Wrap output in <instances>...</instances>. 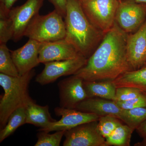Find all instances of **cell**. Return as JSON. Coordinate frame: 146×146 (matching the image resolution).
<instances>
[{
	"instance_id": "obj_1",
	"label": "cell",
	"mask_w": 146,
	"mask_h": 146,
	"mask_svg": "<svg viewBox=\"0 0 146 146\" xmlns=\"http://www.w3.org/2000/svg\"><path fill=\"white\" fill-rule=\"evenodd\" d=\"M127 35L115 22L86 65L75 75L85 81L113 80L125 72L132 70L127 55Z\"/></svg>"
},
{
	"instance_id": "obj_2",
	"label": "cell",
	"mask_w": 146,
	"mask_h": 146,
	"mask_svg": "<svg viewBox=\"0 0 146 146\" xmlns=\"http://www.w3.org/2000/svg\"><path fill=\"white\" fill-rule=\"evenodd\" d=\"M65 39L74 46L79 53L88 59L104 36L84 14L79 0H67Z\"/></svg>"
},
{
	"instance_id": "obj_3",
	"label": "cell",
	"mask_w": 146,
	"mask_h": 146,
	"mask_svg": "<svg viewBox=\"0 0 146 146\" xmlns=\"http://www.w3.org/2000/svg\"><path fill=\"white\" fill-rule=\"evenodd\" d=\"M35 72L34 69L18 76L0 73V85L4 94L0 101V128L6 125L9 116L16 110L27 105L33 100L29 92V84Z\"/></svg>"
},
{
	"instance_id": "obj_4",
	"label": "cell",
	"mask_w": 146,
	"mask_h": 146,
	"mask_svg": "<svg viewBox=\"0 0 146 146\" xmlns=\"http://www.w3.org/2000/svg\"><path fill=\"white\" fill-rule=\"evenodd\" d=\"M63 18L55 9L46 15L37 14L27 27L24 36L41 43L65 39L66 27Z\"/></svg>"
},
{
	"instance_id": "obj_5",
	"label": "cell",
	"mask_w": 146,
	"mask_h": 146,
	"mask_svg": "<svg viewBox=\"0 0 146 146\" xmlns=\"http://www.w3.org/2000/svg\"><path fill=\"white\" fill-rule=\"evenodd\" d=\"M88 20L105 34L114 25L119 0H79Z\"/></svg>"
},
{
	"instance_id": "obj_6",
	"label": "cell",
	"mask_w": 146,
	"mask_h": 146,
	"mask_svg": "<svg viewBox=\"0 0 146 146\" xmlns=\"http://www.w3.org/2000/svg\"><path fill=\"white\" fill-rule=\"evenodd\" d=\"M146 20V4L136 0H120L116 11L115 22L127 33H133Z\"/></svg>"
},
{
	"instance_id": "obj_7",
	"label": "cell",
	"mask_w": 146,
	"mask_h": 146,
	"mask_svg": "<svg viewBox=\"0 0 146 146\" xmlns=\"http://www.w3.org/2000/svg\"><path fill=\"white\" fill-rule=\"evenodd\" d=\"M88 59L82 55L72 59L44 63L45 67L36 76L35 81L42 85L52 83L63 76L73 75L83 67Z\"/></svg>"
},
{
	"instance_id": "obj_8",
	"label": "cell",
	"mask_w": 146,
	"mask_h": 146,
	"mask_svg": "<svg viewBox=\"0 0 146 146\" xmlns=\"http://www.w3.org/2000/svg\"><path fill=\"white\" fill-rule=\"evenodd\" d=\"M98 121L84 123L66 131L64 146H107L98 129Z\"/></svg>"
},
{
	"instance_id": "obj_9",
	"label": "cell",
	"mask_w": 146,
	"mask_h": 146,
	"mask_svg": "<svg viewBox=\"0 0 146 146\" xmlns=\"http://www.w3.org/2000/svg\"><path fill=\"white\" fill-rule=\"evenodd\" d=\"M45 0H27L21 6L12 7L9 13L12 23L13 37L18 42L24 36V33L32 19L37 14Z\"/></svg>"
},
{
	"instance_id": "obj_10",
	"label": "cell",
	"mask_w": 146,
	"mask_h": 146,
	"mask_svg": "<svg viewBox=\"0 0 146 146\" xmlns=\"http://www.w3.org/2000/svg\"><path fill=\"white\" fill-rule=\"evenodd\" d=\"M55 113L57 116H61L59 121L50 123L43 128H39L38 131H67L84 123L98 121L100 117L98 115L79 111L75 109H68L61 107L55 108Z\"/></svg>"
},
{
	"instance_id": "obj_11",
	"label": "cell",
	"mask_w": 146,
	"mask_h": 146,
	"mask_svg": "<svg viewBox=\"0 0 146 146\" xmlns=\"http://www.w3.org/2000/svg\"><path fill=\"white\" fill-rule=\"evenodd\" d=\"M83 81L81 78L73 75L59 82L58 86L60 107L76 109L80 103L87 98Z\"/></svg>"
},
{
	"instance_id": "obj_12",
	"label": "cell",
	"mask_w": 146,
	"mask_h": 146,
	"mask_svg": "<svg viewBox=\"0 0 146 146\" xmlns=\"http://www.w3.org/2000/svg\"><path fill=\"white\" fill-rule=\"evenodd\" d=\"M128 61L132 70L146 64V20L137 31L128 34L126 41Z\"/></svg>"
},
{
	"instance_id": "obj_13",
	"label": "cell",
	"mask_w": 146,
	"mask_h": 146,
	"mask_svg": "<svg viewBox=\"0 0 146 146\" xmlns=\"http://www.w3.org/2000/svg\"><path fill=\"white\" fill-rule=\"evenodd\" d=\"M72 44L65 39L41 43L39 52V63L72 59L80 55Z\"/></svg>"
},
{
	"instance_id": "obj_14",
	"label": "cell",
	"mask_w": 146,
	"mask_h": 146,
	"mask_svg": "<svg viewBox=\"0 0 146 146\" xmlns=\"http://www.w3.org/2000/svg\"><path fill=\"white\" fill-rule=\"evenodd\" d=\"M41 43L29 39L25 44L14 50L11 54L19 76H22L33 70L39 65V52Z\"/></svg>"
},
{
	"instance_id": "obj_15",
	"label": "cell",
	"mask_w": 146,
	"mask_h": 146,
	"mask_svg": "<svg viewBox=\"0 0 146 146\" xmlns=\"http://www.w3.org/2000/svg\"><path fill=\"white\" fill-rule=\"evenodd\" d=\"M75 109L93 113L100 117L110 115L118 118L122 110L115 101L99 98H87L80 103Z\"/></svg>"
},
{
	"instance_id": "obj_16",
	"label": "cell",
	"mask_w": 146,
	"mask_h": 146,
	"mask_svg": "<svg viewBox=\"0 0 146 146\" xmlns=\"http://www.w3.org/2000/svg\"><path fill=\"white\" fill-rule=\"evenodd\" d=\"M26 110V123L33 125L40 128H43L50 123L56 121L52 117L48 105H39L33 101L27 105Z\"/></svg>"
},
{
	"instance_id": "obj_17",
	"label": "cell",
	"mask_w": 146,
	"mask_h": 146,
	"mask_svg": "<svg viewBox=\"0 0 146 146\" xmlns=\"http://www.w3.org/2000/svg\"><path fill=\"white\" fill-rule=\"evenodd\" d=\"M87 98H99L115 101L117 87L112 80L83 81Z\"/></svg>"
},
{
	"instance_id": "obj_18",
	"label": "cell",
	"mask_w": 146,
	"mask_h": 146,
	"mask_svg": "<svg viewBox=\"0 0 146 146\" xmlns=\"http://www.w3.org/2000/svg\"><path fill=\"white\" fill-rule=\"evenodd\" d=\"M112 81L117 88L133 87L146 93V64L140 69L125 72Z\"/></svg>"
},
{
	"instance_id": "obj_19",
	"label": "cell",
	"mask_w": 146,
	"mask_h": 146,
	"mask_svg": "<svg viewBox=\"0 0 146 146\" xmlns=\"http://www.w3.org/2000/svg\"><path fill=\"white\" fill-rule=\"evenodd\" d=\"M26 121L25 106H22L16 110L9 118L6 125L0 131V143L12 134L21 126L23 125Z\"/></svg>"
},
{
	"instance_id": "obj_20",
	"label": "cell",
	"mask_w": 146,
	"mask_h": 146,
	"mask_svg": "<svg viewBox=\"0 0 146 146\" xmlns=\"http://www.w3.org/2000/svg\"><path fill=\"white\" fill-rule=\"evenodd\" d=\"M134 129L126 124L120 125L106 138L107 146H129Z\"/></svg>"
},
{
	"instance_id": "obj_21",
	"label": "cell",
	"mask_w": 146,
	"mask_h": 146,
	"mask_svg": "<svg viewBox=\"0 0 146 146\" xmlns=\"http://www.w3.org/2000/svg\"><path fill=\"white\" fill-rule=\"evenodd\" d=\"M118 118L135 130L146 120V107L122 109Z\"/></svg>"
},
{
	"instance_id": "obj_22",
	"label": "cell",
	"mask_w": 146,
	"mask_h": 146,
	"mask_svg": "<svg viewBox=\"0 0 146 146\" xmlns=\"http://www.w3.org/2000/svg\"><path fill=\"white\" fill-rule=\"evenodd\" d=\"M0 72L11 76H19L6 44H0Z\"/></svg>"
},
{
	"instance_id": "obj_23",
	"label": "cell",
	"mask_w": 146,
	"mask_h": 146,
	"mask_svg": "<svg viewBox=\"0 0 146 146\" xmlns=\"http://www.w3.org/2000/svg\"><path fill=\"white\" fill-rule=\"evenodd\" d=\"M9 11L0 6V44H6L13 37L12 23L9 15Z\"/></svg>"
},
{
	"instance_id": "obj_24",
	"label": "cell",
	"mask_w": 146,
	"mask_h": 146,
	"mask_svg": "<svg viewBox=\"0 0 146 146\" xmlns=\"http://www.w3.org/2000/svg\"><path fill=\"white\" fill-rule=\"evenodd\" d=\"M121 120L115 116H102L98 120V129L100 133L104 138L108 137L122 123Z\"/></svg>"
},
{
	"instance_id": "obj_25",
	"label": "cell",
	"mask_w": 146,
	"mask_h": 146,
	"mask_svg": "<svg viewBox=\"0 0 146 146\" xmlns=\"http://www.w3.org/2000/svg\"><path fill=\"white\" fill-rule=\"evenodd\" d=\"M66 131H57L52 134L45 131H39L37 142L35 146H59Z\"/></svg>"
},
{
	"instance_id": "obj_26",
	"label": "cell",
	"mask_w": 146,
	"mask_h": 146,
	"mask_svg": "<svg viewBox=\"0 0 146 146\" xmlns=\"http://www.w3.org/2000/svg\"><path fill=\"white\" fill-rule=\"evenodd\" d=\"M143 91L137 88L131 87L117 88L115 101H125L140 96Z\"/></svg>"
},
{
	"instance_id": "obj_27",
	"label": "cell",
	"mask_w": 146,
	"mask_h": 146,
	"mask_svg": "<svg viewBox=\"0 0 146 146\" xmlns=\"http://www.w3.org/2000/svg\"><path fill=\"white\" fill-rule=\"evenodd\" d=\"M118 106L123 109H131L138 108L146 107V93L143 92L138 96L125 101L116 102Z\"/></svg>"
},
{
	"instance_id": "obj_28",
	"label": "cell",
	"mask_w": 146,
	"mask_h": 146,
	"mask_svg": "<svg viewBox=\"0 0 146 146\" xmlns=\"http://www.w3.org/2000/svg\"><path fill=\"white\" fill-rule=\"evenodd\" d=\"M54 6L55 9L60 13L63 18L66 15L67 0H49Z\"/></svg>"
},
{
	"instance_id": "obj_29",
	"label": "cell",
	"mask_w": 146,
	"mask_h": 146,
	"mask_svg": "<svg viewBox=\"0 0 146 146\" xmlns=\"http://www.w3.org/2000/svg\"><path fill=\"white\" fill-rule=\"evenodd\" d=\"M17 0H0V6L3 7L6 10L9 11Z\"/></svg>"
},
{
	"instance_id": "obj_30",
	"label": "cell",
	"mask_w": 146,
	"mask_h": 146,
	"mask_svg": "<svg viewBox=\"0 0 146 146\" xmlns=\"http://www.w3.org/2000/svg\"><path fill=\"white\" fill-rule=\"evenodd\" d=\"M138 134L143 138H146V120L136 129Z\"/></svg>"
},
{
	"instance_id": "obj_31",
	"label": "cell",
	"mask_w": 146,
	"mask_h": 146,
	"mask_svg": "<svg viewBox=\"0 0 146 146\" xmlns=\"http://www.w3.org/2000/svg\"><path fill=\"white\" fill-rule=\"evenodd\" d=\"M135 146H146V138H143V140L141 142H138L134 144Z\"/></svg>"
},
{
	"instance_id": "obj_32",
	"label": "cell",
	"mask_w": 146,
	"mask_h": 146,
	"mask_svg": "<svg viewBox=\"0 0 146 146\" xmlns=\"http://www.w3.org/2000/svg\"><path fill=\"white\" fill-rule=\"evenodd\" d=\"M119 1H120V0H119ZM136 1L137 2L146 4V0H136Z\"/></svg>"
}]
</instances>
